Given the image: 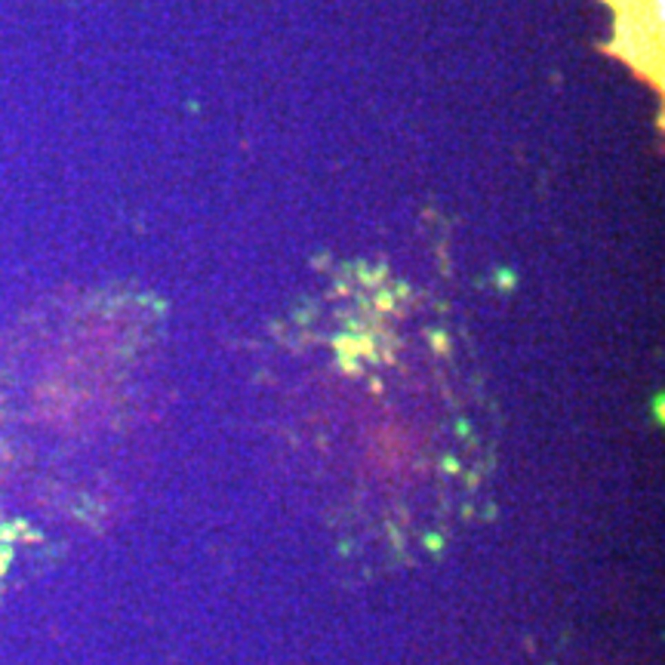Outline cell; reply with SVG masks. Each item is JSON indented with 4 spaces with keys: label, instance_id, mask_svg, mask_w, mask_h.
Returning <instances> with one entry per match:
<instances>
[{
    "label": "cell",
    "instance_id": "obj_1",
    "mask_svg": "<svg viewBox=\"0 0 665 665\" xmlns=\"http://www.w3.org/2000/svg\"><path fill=\"white\" fill-rule=\"evenodd\" d=\"M619 10L625 37V59L641 71H659L662 47V0H610Z\"/></svg>",
    "mask_w": 665,
    "mask_h": 665
}]
</instances>
